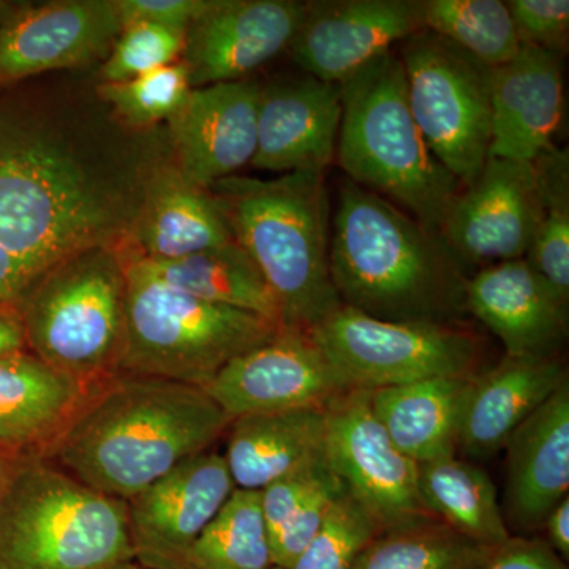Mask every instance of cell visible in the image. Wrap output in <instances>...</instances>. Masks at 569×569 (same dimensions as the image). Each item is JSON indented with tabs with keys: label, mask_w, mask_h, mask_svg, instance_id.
<instances>
[{
	"label": "cell",
	"mask_w": 569,
	"mask_h": 569,
	"mask_svg": "<svg viewBox=\"0 0 569 569\" xmlns=\"http://www.w3.org/2000/svg\"><path fill=\"white\" fill-rule=\"evenodd\" d=\"M231 421L203 388L116 373L93 389L40 458L127 503L183 460L212 449Z\"/></svg>",
	"instance_id": "6da1fadb"
},
{
	"label": "cell",
	"mask_w": 569,
	"mask_h": 569,
	"mask_svg": "<svg viewBox=\"0 0 569 569\" xmlns=\"http://www.w3.org/2000/svg\"><path fill=\"white\" fill-rule=\"evenodd\" d=\"M329 266L342 306L392 323L458 325L466 268L437 234L346 181L331 216Z\"/></svg>",
	"instance_id": "7a4b0ae2"
},
{
	"label": "cell",
	"mask_w": 569,
	"mask_h": 569,
	"mask_svg": "<svg viewBox=\"0 0 569 569\" xmlns=\"http://www.w3.org/2000/svg\"><path fill=\"white\" fill-rule=\"evenodd\" d=\"M236 244L261 272L282 328L309 332L342 307L329 266L331 201L325 173L230 176L209 187Z\"/></svg>",
	"instance_id": "3957f363"
},
{
	"label": "cell",
	"mask_w": 569,
	"mask_h": 569,
	"mask_svg": "<svg viewBox=\"0 0 569 569\" xmlns=\"http://www.w3.org/2000/svg\"><path fill=\"white\" fill-rule=\"evenodd\" d=\"M340 86L336 162L348 181L385 198L438 236L462 183L438 162L415 122L397 48Z\"/></svg>",
	"instance_id": "277c9868"
},
{
	"label": "cell",
	"mask_w": 569,
	"mask_h": 569,
	"mask_svg": "<svg viewBox=\"0 0 569 569\" xmlns=\"http://www.w3.org/2000/svg\"><path fill=\"white\" fill-rule=\"evenodd\" d=\"M132 559L126 501L21 456L0 498V569H107Z\"/></svg>",
	"instance_id": "5b68a950"
},
{
	"label": "cell",
	"mask_w": 569,
	"mask_h": 569,
	"mask_svg": "<svg viewBox=\"0 0 569 569\" xmlns=\"http://www.w3.org/2000/svg\"><path fill=\"white\" fill-rule=\"evenodd\" d=\"M126 271V339L119 373L206 388L228 362L263 346L282 326L211 305L149 276L132 258Z\"/></svg>",
	"instance_id": "8992f818"
},
{
	"label": "cell",
	"mask_w": 569,
	"mask_h": 569,
	"mask_svg": "<svg viewBox=\"0 0 569 569\" xmlns=\"http://www.w3.org/2000/svg\"><path fill=\"white\" fill-rule=\"evenodd\" d=\"M26 348L89 387L119 373L126 339L122 257L102 246L39 277L18 301Z\"/></svg>",
	"instance_id": "52a82bcc"
},
{
	"label": "cell",
	"mask_w": 569,
	"mask_h": 569,
	"mask_svg": "<svg viewBox=\"0 0 569 569\" xmlns=\"http://www.w3.org/2000/svg\"><path fill=\"white\" fill-rule=\"evenodd\" d=\"M110 212L77 163L41 141H0V249L41 277L100 246Z\"/></svg>",
	"instance_id": "ba28073f"
},
{
	"label": "cell",
	"mask_w": 569,
	"mask_h": 569,
	"mask_svg": "<svg viewBox=\"0 0 569 569\" xmlns=\"http://www.w3.org/2000/svg\"><path fill=\"white\" fill-rule=\"evenodd\" d=\"M415 122L438 162L462 186L489 159L493 69L422 29L397 47Z\"/></svg>",
	"instance_id": "9c48e42d"
},
{
	"label": "cell",
	"mask_w": 569,
	"mask_h": 569,
	"mask_svg": "<svg viewBox=\"0 0 569 569\" xmlns=\"http://www.w3.org/2000/svg\"><path fill=\"white\" fill-rule=\"evenodd\" d=\"M348 389L478 376L482 346L460 325L392 323L342 306L309 331Z\"/></svg>",
	"instance_id": "30bf717a"
},
{
	"label": "cell",
	"mask_w": 569,
	"mask_h": 569,
	"mask_svg": "<svg viewBox=\"0 0 569 569\" xmlns=\"http://www.w3.org/2000/svg\"><path fill=\"white\" fill-rule=\"evenodd\" d=\"M326 413L329 466L383 533L436 520L419 497L418 463L392 443L370 407V391L351 389Z\"/></svg>",
	"instance_id": "8fae6325"
},
{
	"label": "cell",
	"mask_w": 569,
	"mask_h": 569,
	"mask_svg": "<svg viewBox=\"0 0 569 569\" xmlns=\"http://www.w3.org/2000/svg\"><path fill=\"white\" fill-rule=\"evenodd\" d=\"M538 217L535 163L489 157L449 206L438 238L463 268H488L526 258Z\"/></svg>",
	"instance_id": "7c38bea8"
},
{
	"label": "cell",
	"mask_w": 569,
	"mask_h": 569,
	"mask_svg": "<svg viewBox=\"0 0 569 569\" xmlns=\"http://www.w3.org/2000/svg\"><path fill=\"white\" fill-rule=\"evenodd\" d=\"M236 490L222 452H200L127 501L134 560L181 569L187 553Z\"/></svg>",
	"instance_id": "4fadbf2b"
},
{
	"label": "cell",
	"mask_w": 569,
	"mask_h": 569,
	"mask_svg": "<svg viewBox=\"0 0 569 569\" xmlns=\"http://www.w3.org/2000/svg\"><path fill=\"white\" fill-rule=\"evenodd\" d=\"M231 419L296 408H325L351 391L309 332L280 328L238 356L204 388Z\"/></svg>",
	"instance_id": "5bb4252c"
},
{
	"label": "cell",
	"mask_w": 569,
	"mask_h": 569,
	"mask_svg": "<svg viewBox=\"0 0 569 569\" xmlns=\"http://www.w3.org/2000/svg\"><path fill=\"white\" fill-rule=\"evenodd\" d=\"M422 29L421 0H318L288 50L306 74L342 84Z\"/></svg>",
	"instance_id": "9a60e30c"
},
{
	"label": "cell",
	"mask_w": 569,
	"mask_h": 569,
	"mask_svg": "<svg viewBox=\"0 0 569 569\" xmlns=\"http://www.w3.org/2000/svg\"><path fill=\"white\" fill-rule=\"evenodd\" d=\"M307 2L212 0L187 29L183 59L192 89L246 80L290 47Z\"/></svg>",
	"instance_id": "2e32d148"
},
{
	"label": "cell",
	"mask_w": 569,
	"mask_h": 569,
	"mask_svg": "<svg viewBox=\"0 0 569 569\" xmlns=\"http://www.w3.org/2000/svg\"><path fill=\"white\" fill-rule=\"evenodd\" d=\"M342 86L306 74L261 86L252 167L272 173L321 171L336 162Z\"/></svg>",
	"instance_id": "e0dca14e"
},
{
	"label": "cell",
	"mask_w": 569,
	"mask_h": 569,
	"mask_svg": "<svg viewBox=\"0 0 569 569\" xmlns=\"http://www.w3.org/2000/svg\"><path fill=\"white\" fill-rule=\"evenodd\" d=\"M261 86L241 80L192 89L170 119L183 181L200 189L252 162Z\"/></svg>",
	"instance_id": "ac0fdd59"
},
{
	"label": "cell",
	"mask_w": 569,
	"mask_h": 569,
	"mask_svg": "<svg viewBox=\"0 0 569 569\" xmlns=\"http://www.w3.org/2000/svg\"><path fill=\"white\" fill-rule=\"evenodd\" d=\"M122 31L114 2L69 0L17 11L0 29V81L96 61Z\"/></svg>",
	"instance_id": "d6986e66"
},
{
	"label": "cell",
	"mask_w": 569,
	"mask_h": 569,
	"mask_svg": "<svg viewBox=\"0 0 569 569\" xmlns=\"http://www.w3.org/2000/svg\"><path fill=\"white\" fill-rule=\"evenodd\" d=\"M466 307L503 342L507 356H557L567 340V302L523 258L468 276Z\"/></svg>",
	"instance_id": "ffe728a7"
},
{
	"label": "cell",
	"mask_w": 569,
	"mask_h": 569,
	"mask_svg": "<svg viewBox=\"0 0 569 569\" xmlns=\"http://www.w3.org/2000/svg\"><path fill=\"white\" fill-rule=\"evenodd\" d=\"M503 518L509 533L541 530L569 490V381L509 437Z\"/></svg>",
	"instance_id": "44dd1931"
},
{
	"label": "cell",
	"mask_w": 569,
	"mask_h": 569,
	"mask_svg": "<svg viewBox=\"0 0 569 569\" xmlns=\"http://www.w3.org/2000/svg\"><path fill=\"white\" fill-rule=\"evenodd\" d=\"M563 56L520 47L493 69L489 157L535 162L552 148L563 114Z\"/></svg>",
	"instance_id": "7402d4cb"
},
{
	"label": "cell",
	"mask_w": 569,
	"mask_h": 569,
	"mask_svg": "<svg viewBox=\"0 0 569 569\" xmlns=\"http://www.w3.org/2000/svg\"><path fill=\"white\" fill-rule=\"evenodd\" d=\"M567 381V365L560 355H505L496 367L471 378L458 451L486 459L505 449L515 430Z\"/></svg>",
	"instance_id": "603a6c76"
},
{
	"label": "cell",
	"mask_w": 569,
	"mask_h": 569,
	"mask_svg": "<svg viewBox=\"0 0 569 569\" xmlns=\"http://www.w3.org/2000/svg\"><path fill=\"white\" fill-rule=\"evenodd\" d=\"M97 387L54 369L28 348L0 356V449L43 455Z\"/></svg>",
	"instance_id": "cb8c5ba5"
},
{
	"label": "cell",
	"mask_w": 569,
	"mask_h": 569,
	"mask_svg": "<svg viewBox=\"0 0 569 569\" xmlns=\"http://www.w3.org/2000/svg\"><path fill=\"white\" fill-rule=\"evenodd\" d=\"M326 408L246 415L228 426L223 458L236 489L260 492L326 456Z\"/></svg>",
	"instance_id": "d4e9b609"
},
{
	"label": "cell",
	"mask_w": 569,
	"mask_h": 569,
	"mask_svg": "<svg viewBox=\"0 0 569 569\" xmlns=\"http://www.w3.org/2000/svg\"><path fill=\"white\" fill-rule=\"evenodd\" d=\"M471 378H427L373 389L370 407L392 443L418 466L452 458Z\"/></svg>",
	"instance_id": "484cf974"
},
{
	"label": "cell",
	"mask_w": 569,
	"mask_h": 569,
	"mask_svg": "<svg viewBox=\"0 0 569 569\" xmlns=\"http://www.w3.org/2000/svg\"><path fill=\"white\" fill-rule=\"evenodd\" d=\"M130 258L142 271L174 290L282 326L274 295L249 254L234 241L173 261L148 260L138 254Z\"/></svg>",
	"instance_id": "4316f807"
},
{
	"label": "cell",
	"mask_w": 569,
	"mask_h": 569,
	"mask_svg": "<svg viewBox=\"0 0 569 569\" xmlns=\"http://www.w3.org/2000/svg\"><path fill=\"white\" fill-rule=\"evenodd\" d=\"M418 490L427 511L463 537L490 548L511 539L496 485L481 467L456 456L421 463Z\"/></svg>",
	"instance_id": "83f0119b"
},
{
	"label": "cell",
	"mask_w": 569,
	"mask_h": 569,
	"mask_svg": "<svg viewBox=\"0 0 569 569\" xmlns=\"http://www.w3.org/2000/svg\"><path fill=\"white\" fill-rule=\"evenodd\" d=\"M138 257L173 261L233 242L211 193L183 181L168 183L149 204L138 228Z\"/></svg>",
	"instance_id": "f1b7e54d"
},
{
	"label": "cell",
	"mask_w": 569,
	"mask_h": 569,
	"mask_svg": "<svg viewBox=\"0 0 569 569\" xmlns=\"http://www.w3.org/2000/svg\"><path fill=\"white\" fill-rule=\"evenodd\" d=\"M260 492L236 489L187 553L181 569H272Z\"/></svg>",
	"instance_id": "f546056e"
},
{
	"label": "cell",
	"mask_w": 569,
	"mask_h": 569,
	"mask_svg": "<svg viewBox=\"0 0 569 569\" xmlns=\"http://www.w3.org/2000/svg\"><path fill=\"white\" fill-rule=\"evenodd\" d=\"M497 549L436 519L385 531L370 542L353 569H485Z\"/></svg>",
	"instance_id": "4dcf8cb0"
},
{
	"label": "cell",
	"mask_w": 569,
	"mask_h": 569,
	"mask_svg": "<svg viewBox=\"0 0 569 569\" xmlns=\"http://www.w3.org/2000/svg\"><path fill=\"white\" fill-rule=\"evenodd\" d=\"M539 217L523 260L569 305V156L556 146L535 160Z\"/></svg>",
	"instance_id": "1f68e13d"
},
{
	"label": "cell",
	"mask_w": 569,
	"mask_h": 569,
	"mask_svg": "<svg viewBox=\"0 0 569 569\" xmlns=\"http://www.w3.org/2000/svg\"><path fill=\"white\" fill-rule=\"evenodd\" d=\"M425 29L470 52L490 69L520 50L515 22L501 0H421Z\"/></svg>",
	"instance_id": "d6a6232c"
},
{
	"label": "cell",
	"mask_w": 569,
	"mask_h": 569,
	"mask_svg": "<svg viewBox=\"0 0 569 569\" xmlns=\"http://www.w3.org/2000/svg\"><path fill=\"white\" fill-rule=\"evenodd\" d=\"M381 533L369 509L346 489L288 569H353L370 542Z\"/></svg>",
	"instance_id": "836d02e7"
},
{
	"label": "cell",
	"mask_w": 569,
	"mask_h": 569,
	"mask_svg": "<svg viewBox=\"0 0 569 569\" xmlns=\"http://www.w3.org/2000/svg\"><path fill=\"white\" fill-rule=\"evenodd\" d=\"M192 91L186 63L174 62L121 82H104L99 92L130 126L164 121L179 111Z\"/></svg>",
	"instance_id": "e575fe53"
},
{
	"label": "cell",
	"mask_w": 569,
	"mask_h": 569,
	"mask_svg": "<svg viewBox=\"0 0 569 569\" xmlns=\"http://www.w3.org/2000/svg\"><path fill=\"white\" fill-rule=\"evenodd\" d=\"M187 31L134 22L126 26L112 44L108 61L103 66L107 82L133 80L149 71L174 63L186 47Z\"/></svg>",
	"instance_id": "d590c367"
},
{
	"label": "cell",
	"mask_w": 569,
	"mask_h": 569,
	"mask_svg": "<svg viewBox=\"0 0 569 569\" xmlns=\"http://www.w3.org/2000/svg\"><path fill=\"white\" fill-rule=\"evenodd\" d=\"M520 47L565 56L569 39L568 0H508Z\"/></svg>",
	"instance_id": "8d00e7d4"
},
{
	"label": "cell",
	"mask_w": 569,
	"mask_h": 569,
	"mask_svg": "<svg viewBox=\"0 0 569 569\" xmlns=\"http://www.w3.org/2000/svg\"><path fill=\"white\" fill-rule=\"evenodd\" d=\"M346 492V486L339 477L326 482L312 496L306 498L290 519L271 537L272 560L274 567L288 569L306 549L310 539L320 529L332 503Z\"/></svg>",
	"instance_id": "74e56055"
},
{
	"label": "cell",
	"mask_w": 569,
	"mask_h": 569,
	"mask_svg": "<svg viewBox=\"0 0 569 569\" xmlns=\"http://www.w3.org/2000/svg\"><path fill=\"white\" fill-rule=\"evenodd\" d=\"M336 477V471L329 466V460L325 456L260 490L261 509L268 527L269 541L272 535L293 516L296 509L305 503L307 497L312 496L317 489Z\"/></svg>",
	"instance_id": "f35d334b"
},
{
	"label": "cell",
	"mask_w": 569,
	"mask_h": 569,
	"mask_svg": "<svg viewBox=\"0 0 569 569\" xmlns=\"http://www.w3.org/2000/svg\"><path fill=\"white\" fill-rule=\"evenodd\" d=\"M212 0H116L122 28L134 22H151L167 28L187 29L211 6Z\"/></svg>",
	"instance_id": "ab89813d"
},
{
	"label": "cell",
	"mask_w": 569,
	"mask_h": 569,
	"mask_svg": "<svg viewBox=\"0 0 569 569\" xmlns=\"http://www.w3.org/2000/svg\"><path fill=\"white\" fill-rule=\"evenodd\" d=\"M485 569H568L545 539L511 537L493 552Z\"/></svg>",
	"instance_id": "60d3db41"
},
{
	"label": "cell",
	"mask_w": 569,
	"mask_h": 569,
	"mask_svg": "<svg viewBox=\"0 0 569 569\" xmlns=\"http://www.w3.org/2000/svg\"><path fill=\"white\" fill-rule=\"evenodd\" d=\"M39 277L0 249V307L17 306Z\"/></svg>",
	"instance_id": "b9f144b4"
},
{
	"label": "cell",
	"mask_w": 569,
	"mask_h": 569,
	"mask_svg": "<svg viewBox=\"0 0 569 569\" xmlns=\"http://www.w3.org/2000/svg\"><path fill=\"white\" fill-rule=\"evenodd\" d=\"M541 530L546 531L545 541L548 542L553 552L561 560L569 559V497H565L559 501L548 518L542 522Z\"/></svg>",
	"instance_id": "7bdbcfd3"
},
{
	"label": "cell",
	"mask_w": 569,
	"mask_h": 569,
	"mask_svg": "<svg viewBox=\"0 0 569 569\" xmlns=\"http://www.w3.org/2000/svg\"><path fill=\"white\" fill-rule=\"evenodd\" d=\"M26 339L17 306L0 307V356L24 350Z\"/></svg>",
	"instance_id": "ee69618b"
},
{
	"label": "cell",
	"mask_w": 569,
	"mask_h": 569,
	"mask_svg": "<svg viewBox=\"0 0 569 569\" xmlns=\"http://www.w3.org/2000/svg\"><path fill=\"white\" fill-rule=\"evenodd\" d=\"M20 458V455H14V452L0 449V498H2L3 492H6L11 475H13L14 468H17V463Z\"/></svg>",
	"instance_id": "f6af8a7d"
},
{
	"label": "cell",
	"mask_w": 569,
	"mask_h": 569,
	"mask_svg": "<svg viewBox=\"0 0 569 569\" xmlns=\"http://www.w3.org/2000/svg\"><path fill=\"white\" fill-rule=\"evenodd\" d=\"M17 14V10L9 2H0V29Z\"/></svg>",
	"instance_id": "bcb514c9"
},
{
	"label": "cell",
	"mask_w": 569,
	"mask_h": 569,
	"mask_svg": "<svg viewBox=\"0 0 569 569\" xmlns=\"http://www.w3.org/2000/svg\"><path fill=\"white\" fill-rule=\"evenodd\" d=\"M107 569H156L151 567H146V565L140 563V561H137L134 559L121 561V563L112 565V567Z\"/></svg>",
	"instance_id": "7dc6e473"
},
{
	"label": "cell",
	"mask_w": 569,
	"mask_h": 569,
	"mask_svg": "<svg viewBox=\"0 0 569 569\" xmlns=\"http://www.w3.org/2000/svg\"><path fill=\"white\" fill-rule=\"evenodd\" d=\"M272 569H280V568H276V567H274V568H272Z\"/></svg>",
	"instance_id": "c3c4849f"
}]
</instances>
